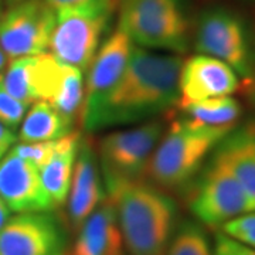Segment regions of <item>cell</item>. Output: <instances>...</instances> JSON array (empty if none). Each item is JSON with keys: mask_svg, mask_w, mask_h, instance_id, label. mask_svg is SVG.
<instances>
[{"mask_svg": "<svg viewBox=\"0 0 255 255\" xmlns=\"http://www.w3.org/2000/svg\"><path fill=\"white\" fill-rule=\"evenodd\" d=\"M3 4H4V1H3V0H0V17H1V14H3V11H4Z\"/></svg>", "mask_w": 255, "mask_h": 255, "instance_id": "32", "label": "cell"}, {"mask_svg": "<svg viewBox=\"0 0 255 255\" xmlns=\"http://www.w3.org/2000/svg\"><path fill=\"white\" fill-rule=\"evenodd\" d=\"M4 3H7L9 6H11V4H14V3H18V1H23V0H3Z\"/></svg>", "mask_w": 255, "mask_h": 255, "instance_id": "31", "label": "cell"}, {"mask_svg": "<svg viewBox=\"0 0 255 255\" xmlns=\"http://www.w3.org/2000/svg\"><path fill=\"white\" fill-rule=\"evenodd\" d=\"M233 128L211 127L190 118L174 121L150 157L146 170L149 182L166 191L186 187Z\"/></svg>", "mask_w": 255, "mask_h": 255, "instance_id": "3", "label": "cell"}, {"mask_svg": "<svg viewBox=\"0 0 255 255\" xmlns=\"http://www.w3.org/2000/svg\"><path fill=\"white\" fill-rule=\"evenodd\" d=\"M54 10L73 9V7H101L114 6L119 0H44Z\"/></svg>", "mask_w": 255, "mask_h": 255, "instance_id": "27", "label": "cell"}, {"mask_svg": "<svg viewBox=\"0 0 255 255\" xmlns=\"http://www.w3.org/2000/svg\"><path fill=\"white\" fill-rule=\"evenodd\" d=\"M55 24V10L44 0L11 4L0 17V47L7 60L47 53Z\"/></svg>", "mask_w": 255, "mask_h": 255, "instance_id": "9", "label": "cell"}, {"mask_svg": "<svg viewBox=\"0 0 255 255\" xmlns=\"http://www.w3.org/2000/svg\"><path fill=\"white\" fill-rule=\"evenodd\" d=\"M71 255H121L124 253L114 201L107 196L77 230Z\"/></svg>", "mask_w": 255, "mask_h": 255, "instance_id": "16", "label": "cell"}, {"mask_svg": "<svg viewBox=\"0 0 255 255\" xmlns=\"http://www.w3.org/2000/svg\"><path fill=\"white\" fill-rule=\"evenodd\" d=\"M117 210L128 255H163L173 236L179 209L173 197L152 183H129L108 196Z\"/></svg>", "mask_w": 255, "mask_h": 255, "instance_id": "2", "label": "cell"}, {"mask_svg": "<svg viewBox=\"0 0 255 255\" xmlns=\"http://www.w3.org/2000/svg\"><path fill=\"white\" fill-rule=\"evenodd\" d=\"M189 207L196 220L209 227H221L230 220L254 211L237 179L214 155L194 182Z\"/></svg>", "mask_w": 255, "mask_h": 255, "instance_id": "8", "label": "cell"}, {"mask_svg": "<svg viewBox=\"0 0 255 255\" xmlns=\"http://www.w3.org/2000/svg\"><path fill=\"white\" fill-rule=\"evenodd\" d=\"M250 1H251V3H254V4H255V0H250Z\"/></svg>", "mask_w": 255, "mask_h": 255, "instance_id": "34", "label": "cell"}, {"mask_svg": "<svg viewBox=\"0 0 255 255\" xmlns=\"http://www.w3.org/2000/svg\"><path fill=\"white\" fill-rule=\"evenodd\" d=\"M213 255H255V248L228 237L223 231L216 234Z\"/></svg>", "mask_w": 255, "mask_h": 255, "instance_id": "26", "label": "cell"}, {"mask_svg": "<svg viewBox=\"0 0 255 255\" xmlns=\"http://www.w3.org/2000/svg\"><path fill=\"white\" fill-rule=\"evenodd\" d=\"M240 88L237 73L214 57L193 55L183 60L179 77V105L186 107L216 97H227Z\"/></svg>", "mask_w": 255, "mask_h": 255, "instance_id": "12", "label": "cell"}, {"mask_svg": "<svg viewBox=\"0 0 255 255\" xmlns=\"http://www.w3.org/2000/svg\"><path fill=\"white\" fill-rule=\"evenodd\" d=\"M28 107L30 105L14 98L11 94L7 92V90L1 84V75H0V122L10 129H14L26 117Z\"/></svg>", "mask_w": 255, "mask_h": 255, "instance_id": "24", "label": "cell"}, {"mask_svg": "<svg viewBox=\"0 0 255 255\" xmlns=\"http://www.w3.org/2000/svg\"><path fill=\"white\" fill-rule=\"evenodd\" d=\"M107 197L102 182L98 155L90 140L81 139L74 164L73 179L68 191V221L78 230L94 210Z\"/></svg>", "mask_w": 255, "mask_h": 255, "instance_id": "13", "label": "cell"}, {"mask_svg": "<svg viewBox=\"0 0 255 255\" xmlns=\"http://www.w3.org/2000/svg\"><path fill=\"white\" fill-rule=\"evenodd\" d=\"M253 101H254V104H255V87H254V91H253Z\"/></svg>", "mask_w": 255, "mask_h": 255, "instance_id": "33", "label": "cell"}, {"mask_svg": "<svg viewBox=\"0 0 255 255\" xmlns=\"http://www.w3.org/2000/svg\"><path fill=\"white\" fill-rule=\"evenodd\" d=\"M74 122L46 101H37L21 121L18 139L21 142L57 140L73 132Z\"/></svg>", "mask_w": 255, "mask_h": 255, "instance_id": "19", "label": "cell"}, {"mask_svg": "<svg viewBox=\"0 0 255 255\" xmlns=\"http://www.w3.org/2000/svg\"><path fill=\"white\" fill-rule=\"evenodd\" d=\"M6 64H7V57H6V54L3 53V50H1V47H0V73L4 70Z\"/></svg>", "mask_w": 255, "mask_h": 255, "instance_id": "30", "label": "cell"}, {"mask_svg": "<svg viewBox=\"0 0 255 255\" xmlns=\"http://www.w3.org/2000/svg\"><path fill=\"white\" fill-rule=\"evenodd\" d=\"M194 48L230 65L238 77L253 75V51L246 21L236 11L214 6L204 10L194 28Z\"/></svg>", "mask_w": 255, "mask_h": 255, "instance_id": "7", "label": "cell"}, {"mask_svg": "<svg viewBox=\"0 0 255 255\" xmlns=\"http://www.w3.org/2000/svg\"><path fill=\"white\" fill-rule=\"evenodd\" d=\"M213 155L237 179L255 211V122L233 128Z\"/></svg>", "mask_w": 255, "mask_h": 255, "instance_id": "17", "label": "cell"}, {"mask_svg": "<svg viewBox=\"0 0 255 255\" xmlns=\"http://www.w3.org/2000/svg\"><path fill=\"white\" fill-rule=\"evenodd\" d=\"M119 24L135 46L186 53L191 24L187 0H119Z\"/></svg>", "mask_w": 255, "mask_h": 255, "instance_id": "4", "label": "cell"}, {"mask_svg": "<svg viewBox=\"0 0 255 255\" xmlns=\"http://www.w3.org/2000/svg\"><path fill=\"white\" fill-rule=\"evenodd\" d=\"M61 65L50 53L20 57L11 60L1 74V84L14 98L33 105L37 101L48 100Z\"/></svg>", "mask_w": 255, "mask_h": 255, "instance_id": "14", "label": "cell"}, {"mask_svg": "<svg viewBox=\"0 0 255 255\" xmlns=\"http://www.w3.org/2000/svg\"><path fill=\"white\" fill-rule=\"evenodd\" d=\"M80 140V132L74 130L70 135L61 137L50 160L40 169L43 186L55 209L67 203Z\"/></svg>", "mask_w": 255, "mask_h": 255, "instance_id": "18", "label": "cell"}, {"mask_svg": "<svg viewBox=\"0 0 255 255\" xmlns=\"http://www.w3.org/2000/svg\"><path fill=\"white\" fill-rule=\"evenodd\" d=\"M67 231L53 211L20 213L0 228V255H65Z\"/></svg>", "mask_w": 255, "mask_h": 255, "instance_id": "10", "label": "cell"}, {"mask_svg": "<svg viewBox=\"0 0 255 255\" xmlns=\"http://www.w3.org/2000/svg\"><path fill=\"white\" fill-rule=\"evenodd\" d=\"M16 139L17 137L14 135L13 129H10L0 122V160L7 155V152L14 146Z\"/></svg>", "mask_w": 255, "mask_h": 255, "instance_id": "28", "label": "cell"}, {"mask_svg": "<svg viewBox=\"0 0 255 255\" xmlns=\"http://www.w3.org/2000/svg\"><path fill=\"white\" fill-rule=\"evenodd\" d=\"M84 91V73L77 67L63 64L47 102L67 118L75 121L81 117Z\"/></svg>", "mask_w": 255, "mask_h": 255, "instance_id": "20", "label": "cell"}, {"mask_svg": "<svg viewBox=\"0 0 255 255\" xmlns=\"http://www.w3.org/2000/svg\"><path fill=\"white\" fill-rule=\"evenodd\" d=\"M133 46L132 40L121 28L102 41L88 68L81 117L91 111L117 84L127 67Z\"/></svg>", "mask_w": 255, "mask_h": 255, "instance_id": "15", "label": "cell"}, {"mask_svg": "<svg viewBox=\"0 0 255 255\" xmlns=\"http://www.w3.org/2000/svg\"><path fill=\"white\" fill-rule=\"evenodd\" d=\"M221 231L228 237L255 248V211L230 220L221 226Z\"/></svg>", "mask_w": 255, "mask_h": 255, "instance_id": "25", "label": "cell"}, {"mask_svg": "<svg viewBox=\"0 0 255 255\" xmlns=\"http://www.w3.org/2000/svg\"><path fill=\"white\" fill-rule=\"evenodd\" d=\"M10 211L9 207L6 206V203L3 201V199L0 197V228L3 227L10 219Z\"/></svg>", "mask_w": 255, "mask_h": 255, "instance_id": "29", "label": "cell"}, {"mask_svg": "<svg viewBox=\"0 0 255 255\" xmlns=\"http://www.w3.org/2000/svg\"><path fill=\"white\" fill-rule=\"evenodd\" d=\"M0 75H1V74H0Z\"/></svg>", "mask_w": 255, "mask_h": 255, "instance_id": "36", "label": "cell"}, {"mask_svg": "<svg viewBox=\"0 0 255 255\" xmlns=\"http://www.w3.org/2000/svg\"><path fill=\"white\" fill-rule=\"evenodd\" d=\"M0 197L13 213H40L55 209L41 182L40 169L10 149L0 160Z\"/></svg>", "mask_w": 255, "mask_h": 255, "instance_id": "11", "label": "cell"}, {"mask_svg": "<svg viewBox=\"0 0 255 255\" xmlns=\"http://www.w3.org/2000/svg\"><path fill=\"white\" fill-rule=\"evenodd\" d=\"M121 255H128V254H125V253H122V254H121Z\"/></svg>", "mask_w": 255, "mask_h": 255, "instance_id": "35", "label": "cell"}, {"mask_svg": "<svg viewBox=\"0 0 255 255\" xmlns=\"http://www.w3.org/2000/svg\"><path fill=\"white\" fill-rule=\"evenodd\" d=\"M163 255H213V247L199 221L184 220L174 230Z\"/></svg>", "mask_w": 255, "mask_h": 255, "instance_id": "22", "label": "cell"}, {"mask_svg": "<svg viewBox=\"0 0 255 255\" xmlns=\"http://www.w3.org/2000/svg\"><path fill=\"white\" fill-rule=\"evenodd\" d=\"M182 108L187 115L186 118H190L201 124L211 125V127L234 125L243 112L240 102L231 95L193 102Z\"/></svg>", "mask_w": 255, "mask_h": 255, "instance_id": "21", "label": "cell"}, {"mask_svg": "<svg viewBox=\"0 0 255 255\" xmlns=\"http://www.w3.org/2000/svg\"><path fill=\"white\" fill-rule=\"evenodd\" d=\"M183 58L133 46L127 67L107 95L82 115L88 132L156 119L179 104Z\"/></svg>", "mask_w": 255, "mask_h": 255, "instance_id": "1", "label": "cell"}, {"mask_svg": "<svg viewBox=\"0 0 255 255\" xmlns=\"http://www.w3.org/2000/svg\"><path fill=\"white\" fill-rule=\"evenodd\" d=\"M60 139L47 140V142H21L14 145L11 149L20 157L34 164L37 169H41L50 160V157L55 152Z\"/></svg>", "mask_w": 255, "mask_h": 255, "instance_id": "23", "label": "cell"}, {"mask_svg": "<svg viewBox=\"0 0 255 255\" xmlns=\"http://www.w3.org/2000/svg\"><path fill=\"white\" fill-rule=\"evenodd\" d=\"M114 9V6H101L55 10L50 54L85 74L102 44Z\"/></svg>", "mask_w": 255, "mask_h": 255, "instance_id": "6", "label": "cell"}, {"mask_svg": "<svg viewBox=\"0 0 255 255\" xmlns=\"http://www.w3.org/2000/svg\"><path fill=\"white\" fill-rule=\"evenodd\" d=\"M163 132L164 122L156 118L102 137L97 155L107 196L142 180Z\"/></svg>", "mask_w": 255, "mask_h": 255, "instance_id": "5", "label": "cell"}]
</instances>
